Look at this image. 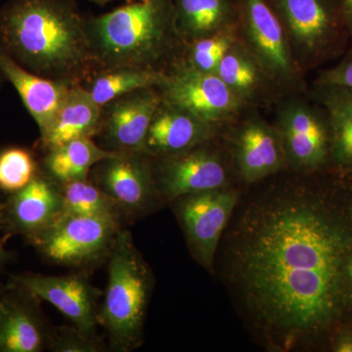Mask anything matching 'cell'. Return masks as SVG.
Here are the masks:
<instances>
[{
	"mask_svg": "<svg viewBox=\"0 0 352 352\" xmlns=\"http://www.w3.org/2000/svg\"><path fill=\"white\" fill-rule=\"evenodd\" d=\"M351 256L352 173L285 170L243 188L214 276L265 351H329L352 323Z\"/></svg>",
	"mask_w": 352,
	"mask_h": 352,
	"instance_id": "obj_1",
	"label": "cell"
},
{
	"mask_svg": "<svg viewBox=\"0 0 352 352\" xmlns=\"http://www.w3.org/2000/svg\"><path fill=\"white\" fill-rule=\"evenodd\" d=\"M0 46L32 73L71 85L97 69L76 0H9L0 9Z\"/></svg>",
	"mask_w": 352,
	"mask_h": 352,
	"instance_id": "obj_2",
	"label": "cell"
},
{
	"mask_svg": "<svg viewBox=\"0 0 352 352\" xmlns=\"http://www.w3.org/2000/svg\"><path fill=\"white\" fill-rule=\"evenodd\" d=\"M97 69H159L176 39L171 0H138L87 20Z\"/></svg>",
	"mask_w": 352,
	"mask_h": 352,
	"instance_id": "obj_3",
	"label": "cell"
},
{
	"mask_svg": "<svg viewBox=\"0 0 352 352\" xmlns=\"http://www.w3.org/2000/svg\"><path fill=\"white\" fill-rule=\"evenodd\" d=\"M108 284L98 311L111 346L131 351L140 346L154 283L151 270L134 245L131 234L120 229L109 252Z\"/></svg>",
	"mask_w": 352,
	"mask_h": 352,
	"instance_id": "obj_4",
	"label": "cell"
},
{
	"mask_svg": "<svg viewBox=\"0 0 352 352\" xmlns=\"http://www.w3.org/2000/svg\"><path fill=\"white\" fill-rule=\"evenodd\" d=\"M242 191L241 187H226L178 197L170 203L192 256L214 276L220 240Z\"/></svg>",
	"mask_w": 352,
	"mask_h": 352,
	"instance_id": "obj_5",
	"label": "cell"
},
{
	"mask_svg": "<svg viewBox=\"0 0 352 352\" xmlns=\"http://www.w3.org/2000/svg\"><path fill=\"white\" fill-rule=\"evenodd\" d=\"M275 127L283 144L287 170L308 175L333 170L332 133L323 108L291 99L280 109Z\"/></svg>",
	"mask_w": 352,
	"mask_h": 352,
	"instance_id": "obj_6",
	"label": "cell"
},
{
	"mask_svg": "<svg viewBox=\"0 0 352 352\" xmlns=\"http://www.w3.org/2000/svg\"><path fill=\"white\" fill-rule=\"evenodd\" d=\"M153 166L157 192L168 203L188 194L236 186L237 179L229 151L212 140L173 156L153 157Z\"/></svg>",
	"mask_w": 352,
	"mask_h": 352,
	"instance_id": "obj_7",
	"label": "cell"
},
{
	"mask_svg": "<svg viewBox=\"0 0 352 352\" xmlns=\"http://www.w3.org/2000/svg\"><path fill=\"white\" fill-rule=\"evenodd\" d=\"M120 229V217L63 214L30 243L52 263L85 265L109 254Z\"/></svg>",
	"mask_w": 352,
	"mask_h": 352,
	"instance_id": "obj_8",
	"label": "cell"
},
{
	"mask_svg": "<svg viewBox=\"0 0 352 352\" xmlns=\"http://www.w3.org/2000/svg\"><path fill=\"white\" fill-rule=\"evenodd\" d=\"M162 96L173 105L219 127L239 112L245 101L215 73H205L179 64L168 74Z\"/></svg>",
	"mask_w": 352,
	"mask_h": 352,
	"instance_id": "obj_9",
	"label": "cell"
},
{
	"mask_svg": "<svg viewBox=\"0 0 352 352\" xmlns=\"http://www.w3.org/2000/svg\"><path fill=\"white\" fill-rule=\"evenodd\" d=\"M91 173L95 184L124 214H146L163 201L155 182L153 157L145 153H117L97 164Z\"/></svg>",
	"mask_w": 352,
	"mask_h": 352,
	"instance_id": "obj_10",
	"label": "cell"
},
{
	"mask_svg": "<svg viewBox=\"0 0 352 352\" xmlns=\"http://www.w3.org/2000/svg\"><path fill=\"white\" fill-rule=\"evenodd\" d=\"M244 38L265 78L281 85L298 80V64L288 36L266 0H245Z\"/></svg>",
	"mask_w": 352,
	"mask_h": 352,
	"instance_id": "obj_11",
	"label": "cell"
},
{
	"mask_svg": "<svg viewBox=\"0 0 352 352\" xmlns=\"http://www.w3.org/2000/svg\"><path fill=\"white\" fill-rule=\"evenodd\" d=\"M10 281L27 289L39 300H45L56 307L85 335L98 339V300L101 293L85 276H50L25 272L14 275Z\"/></svg>",
	"mask_w": 352,
	"mask_h": 352,
	"instance_id": "obj_12",
	"label": "cell"
},
{
	"mask_svg": "<svg viewBox=\"0 0 352 352\" xmlns=\"http://www.w3.org/2000/svg\"><path fill=\"white\" fill-rule=\"evenodd\" d=\"M162 100L157 88H145L102 106L96 135L101 147L111 152H143L148 129Z\"/></svg>",
	"mask_w": 352,
	"mask_h": 352,
	"instance_id": "obj_13",
	"label": "cell"
},
{
	"mask_svg": "<svg viewBox=\"0 0 352 352\" xmlns=\"http://www.w3.org/2000/svg\"><path fill=\"white\" fill-rule=\"evenodd\" d=\"M229 154L236 177L244 188L287 170L279 132L258 117L250 118L238 126Z\"/></svg>",
	"mask_w": 352,
	"mask_h": 352,
	"instance_id": "obj_14",
	"label": "cell"
},
{
	"mask_svg": "<svg viewBox=\"0 0 352 352\" xmlns=\"http://www.w3.org/2000/svg\"><path fill=\"white\" fill-rule=\"evenodd\" d=\"M292 50L303 63L327 59L338 50L342 32L321 0H279Z\"/></svg>",
	"mask_w": 352,
	"mask_h": 352,
	"instance_id": "obj_15",
	"label": "cell"
},
{
	"mask_svg": "<svg viewBox=\"0 0 352 352\" xmlns=\"http://www.w3.org/2000/svg\"><path fill=\"white\" fill-rule=\"evenodd\" d=\"M63 215L61 186L38 173L24 188L3 203L2 230L8 236L22 235L31 242Z\"/></svg>",
	"mask_w": 352,
	"mask_h": 352,
	"instance_id": "obj_16",
	"label": "cell"
},
{
	"mask_svg": "<svg viewBox=\"0 0 352 352\" xmlns=\"http://www.w3.org/2000/svg\"><path fill=\"white\" fill-rule=\"evenodd\" d=\"M39 300L19 285L10 284L0 295V352H41L48 347L50 331L38 308Z\"/></svg>",
	"mask_w": 352,
	"mask_h": 352,
	"instance_id": "obj_17",
	"label": "cell"
},
{
	"mask_svg": "<svg viewBox=\"0 0 352 352\" xmlns=\"http://www.w3.org/2000/svg\"><path fill=\"white\" fill-rule=\"evenodd\" d=\"M217 129L163 99L148 129L143 153L152 157L180 154L212 140Z\"/></svg>",
	"mask_w": 352,
	"mask_h": 352,
	"instance_id": "obj_18",
	"label": "cell"
},
{
	"mask_svg": "<svg viewBox=\"0 0 352 352\" xmlns=\"http://www.w3.org/2000/svg\"><path fill=\"white\" fill-rule=\"evenodd\" d=\"M0 71L15 88L28 112L38 124L41 140L45 138L73 85L32 73L7 54L1 46Z\"/></svg>",
	"mask_w": 352,
	"mask_h": 352,
	"instance_id": "obj_19",
	"label": "cell"
},
{
	"mask_svg": "<svg viewBox=\"0 0 352 352\" xmlns=\"http://www.w3.org/2000/svg\"><path fill=\"white\" fill-rule=\"evenodd\" d=\"M102 107L82 85H73L52 129L41 145L46 152L80 138H94L100 129Z\"/></svg>",
	"mask_w": 352,
	"mask_h": 352,
	"instance_id": "obj_20",
	"label": "cell"
},
{
	"mask_svg": "<svg viewBox=\"0 0 352 352\" xmlns=\"http://www.w3.org/2000/svg\"><path fill=\"white\" fill-rule=\"evenodd\" d=\"M316 95L327 113L332 133L333 170L352 173V89L340 85H316Z\"/></svg>",
	"mask_w": 352,
	"mask_h": 352,
	"instance_id": "obj_21",
	"label": "cell"
},
{
	"mask_svg": "<svg viewBox=\"0 0 352 352\" xmlns=\"http://www.w3.org/2000/svg\"><path fill=\"white\" fill-rule=\"evenodd\" d=\"M116 154L95 143L94 138L76 139L46 152L44 173L60 185L88 179L97 164Z\"/></svg>",
	"mask_w": 352,
	"mask_h": 352,
	"instance_id": "obj_22",
	"label": "cell"
},
{
	"mask_svg": "<svg viewBox=\"0 0 352 352\" xmlns=\"http://www.w3.org/2000/svg\"><path fill=\"white\" fill-rule=\"evenodd\" d=\"M168 80V74L159 69L119 67L96 69L82 85L102 107L136 90L163 87Z\"/></svg>",
	"mask_w": 352,
	"mask_h": 352,
	"instance_id": "obj_23",
	"label": "cell"
},
{
	"mask_svg": "<svg viewBox=\"0 0 352 352\" xmlns=\"http://www.w3.org/2000/svg\"><path fill=\"white\" fill-rule=\"evenodd\" d=\"M175 28L183 43H191L228 27L227 0H171Z\"/></svg>",
	"mask_w": 352,
	"mask_h": 352,
	"instance_id": "obj_24",
	"label": "cell"
},
{
	"mask_svg": "<svg viewBox=\"0 0 352 352\" xmlns=\"http://www.w3.org/2000/svg\"><path fill=\"white\" fill-rule=\"evenodd\" d=\"M215 74L245 102L258 91L265 78L251 52L239 41L226 53Z\"/></svg>",
	"mask_w": 352,
	"mask_h": 352,
	"instance_id": "obj_25",
	"label": "cell"
},
{
	"mask_svg": "<svg viewBox=\"0 0 352 352\" xmlns=\"http://www.w3.org/2000/svg\"><path fill=\"white\" fill-rule=\"evenodd\" d=\"M60 186L63 214L120 217L122 214L115 201L94 182L78 180Z\"/></svg>",
	"mask_w": 352,
	"mask_h": 352,
	"instance_id": "obj_26",
	"label": "cell"
},
{
	"mask_svg": "<svg viewBox=\"0 0 352 352\" xmlns=\"http://www.w3.org/2000/svg\"><path fill=\"white\" fill-rule=\"evenodd\" d=\"M238 41L237 34L228 25L205 38L185 43V56L180 64L197 71L215 73L226 53Z\"/></svg>",
	"mask_w": 352,
	"mask_h": 352,
	"instance_id": "obj_27",
	"label": "cell"
},
{
	"mask_svg": "<svg viewBox=\"0 0 352 352\" xmlns=\"http://www.w3.org/2000/svg\"><path fill=\"white\" fill-rule=\"evenodd\" d=\"M39 173L31 151L10 147L0 152V190L10 194L24 188Z\"/></svg>",
	"mask_w": 352,
	"mask_h": 352,
	"instance_id": "obj_28",
	"label": "cell"
},
{
	"mask_svg": "<svg viewBox=\"0 0 352 352\" xmlns=\"http://www.w3.org/2000/svg\"><path fill=\"white\" fill-rule=\"evenodd\" d=\"M48 349L55 352H98L104 347L100 340L85 335L78 328L62 326L50 331Z\"/></svg>",
	"mask_w": 352,
	"mask_h": 352,
	"instance_id": "obj_29",
	"label": "cell"
},
{
	"mask_svg": "<svg viewBox=\"0 0 352 352\" xmlns=\"http://www.w3.org/2000/svg\"><path fill=\"white\" fill-rule=\"evenodd\" d=\"M316 85H340L352 89V52L335 67L324 72Z\"/></svg>",
	"mask_w": 352,
	"mask_h": 352,
	"instance_id": "obj_30",
	"label": "cell"
},
{
	"mask_svg": "<svg viewBox=\"0 0 352 352\" xmlns=\"http://www.w3.org/2000/svg\"><path fill=\"white\" fill-rule=\"evenodd\" d=\"M331 352H352V323L340 326L333 333L329 344Z\"/></svg>",
	"mask_w": 352,
	"mask_h": 352,
	"instance_id": "obj_31",
	"label": "cell"
},
{
	"mask_svg": "<svg viewBox=\"0 0 352 352\" xmlns=\"http://www.w3.org/2000/svg\"><path fill=\"white\" fill-rule=\"evenodd\" d=\"M2 223H3V203H0V230H2ZM10 256V254L4 248L3 241L0 237V268L9 261Z\"/></svg>",
	"mask_w": 352,
	"mask_h": 352,
	"instance_id": "obj_32",
	"label": "cell"
},
{
	"mask_svg": "<svg viewBox=\"0 0 352 352\" xmlns=\"http://www.w3.org/2000/svg\"><path fill=\"white\" fill-rule=\"evenodd\" d=\"M344 10H346V16L347 24H349L351 34H352V0H344Z\"/></svg>",
	"mask_w": 352,
	"mask_h": 352,
	"instance_id": "obj_33",
	"label": "cell"
},
{
	"mask_svg": "<svg viewBox=\"0 0 352 352\" xmlns=\"http://www.w3.org/2000/svg\"><path fill=\"white\" fill-rule=\"evenodd\" d=\"M346 274L347 280H349V287H351L352 292V256L351 258H349V263H347Z\"/></svg>",
	"mask_w": 352,
	"mask_h": 352,
	"instance_id": "obj_34",
	"label": "cell"
},
{
	"mask_svg": "<svg viewBox=\"0 0 352 352\" xmlns=\"http://www.w3.org/2000/svg\"><path fill=\"white\" fill-rule=\"evenodd\" d=\"M90 1L94 2V3L98 4V6H105V4L112 2L113 0H90ZM126 1L127 3H129V2L135 1V0H126Z\"/></svg>",
	"mask_w": 352,
	"mask_h": 352,
	"instance_id": "obj_35",
	"label": "cell"
},
{
	"mask_svg": "<svg viewBox=\"0 0 352 352\" xmlns=\"http://www.w3.org/2000/svg\"><path fill=\"white\" fill-rule=\"evenodd\" d=\"M4 80H6V78H4L3 75H2L1 71H0V87H1L2 82H3Z\"/></svg>",
	"mask_w": 352,
	"mask_h": 352,
	"instance_id": "obj_36",
	"label": "cell"
},
{
	"mask_svg": "<svg viewBox=\"0 0 352 352\" xmlns=\"http://www.w3.org/2000/svg\"><path fill=\"white\" fill-rule=\"evenodd\" d=\"M2 289H2L1 287H0V295H1Z\"/></svg>",
	"mask_w": 352,
	"mask_h": 352,
	"instance_id": "obj_37",
	"label": "cell"
}]
</instances>
